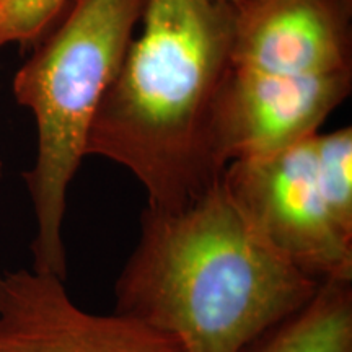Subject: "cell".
<instances>
[{
	"label": "cell",
	"instance_id": "1",
	"mask_svg": "<svg viewBox=\"0 0 352 352\" xmlns=\"http://www.w3.org/2000/svg\"><path fill=\"white\" fill-rule=\"evenodd\" d=\"M235 6L147 0L139 36L101 100L87 157L124 166L147 208L178 210L220 182L215 109L233 70Z\"/></svg>",
	"mask_w": 352,
	"mask_h": 352
},
{
	"label": "cell",
	"instance_id": "2",
	"mask_svg": "<svg viewBox=\"0 0 352 352\" xmlns=\"http://www.w3.org/2000/svg\"><path fill=\"white\" fill-rule=\"evenodd\" d=\"M318 287L248 226L219 182L183 209H144L114 310L186 352H241Z\"/></svg>",
	"mask_w": 352,
	"mask_h": 352
},
{
	"label": "cell",
	"instance_id": "3",
	"mask_svg": "<svg viewBox=\"0 0 352 352\" xmlns=\"http://www.w3.org/2000/svg\"><path fill=\"white\" fill-rule=\"evenodd\" d=\"M147 0H69L63 21L13 78V95L32 109L38 152L23 179L36 219L33 270L65 280L63 239L67 191L101 100L121 67Z\"/></svg>",
	"mask_w": 352,
	"mask_h": 352
},
{
	"label": "cell",
	"instance_id": "4",
	"mask_svg": "<svg viewBox=\"0 0 352 352\" xmlns=\"http://www.w3.org/2000/svg\"><path fill=\"white\" fill-rule=\"evenodd\" d=\"M310 139L230 162L220 184L248 226L302 274L318 284L352 280V236L323 199Z\"/></svg>",
	"mask_w": 352,
	"mask_h": 352
},
{
	"label": "cell",
	"instance_id": "5",
	"mask_svg": "<svg viewBox=\"0 0 352 352\" xmlns=\"http://www.w3.org/2000/svg\"><path fill=\"white\" fill-rule=\"evenodd\" d=\"M0 352H186L138 318L88 311L64 279L36 270L0 272Z\"/></svg>",
	"mask_w": 352,
	"mask_h": 352
},
{
	"label": "cell",
	"instance_id": "6",
	"mask_svg": "<svg viewBox=\"0 0 352 352\" xmlns=\"http://www.w3.org/2000/svg\"><path fill=\"white\" fill-rule=\"evenodd\" d=\"M351 87L352 72L277 76L233 67L215 109L220 164L271 155L310 139Z\"/></svg>",
	"mask_w": 352,
	"mask_h": 352
},
{
	"label": "cell",
	"instance_id": "7",
	"mask_svg": "<svg viewBox=\"0 0 352 352\" xmlns=\"http://www.w3.org/2000/svg\"><path fill=\"white\" fill-rule=\"evenodd\" d=\"M232 60L277 76L352 72V0H239Z\"/></svg>",
	"mask_w": 352,
	"mask_h": 352
},
{
	"label": "cell",
	"instance_id": "8",
	"mask_svg": "<svg viewBox=\"0 0 352 352\" xmlns=\"http://www.w3.org/2000/svg\"><path fill=\"white\" fill-rule=\"evenodd\" d=\"M241 352H352V280H328Z\"/></svg>",
	"mask_w": 352,
	"mask_h": 352
},
{
	"label": "cell",
	"instance_id": "9",
	"mask_svg": "<svg viewBox=\"0 0 352 352\" xmlns=\"http://www.w3.org/2000/svg\"><path fill=\"white\" fill-rule=\"evenodd\" d=\"M310 145L323 199L338 226L352 236V129L316 132Z\"/></svg>",
	"mask_w": 352,
	"mask_h": 352
},
{
	"label": "cell",
	"instance_id": "10",
	"mask_svg": "<svg viewBox=\"0 0 352 352\" xmlns=\"http://www.w3.org/2000/svg\"><path fill=\"white\" fill-rule=\"evenodd\" d=\"M69 0H3L0 3V47L30 44L63 15Z\"/></svg>",
	"mask_w": 352,
	"mask_h": 352
},
{
	"label": "cell",
	"instance_id": "11",
	"mask_svg": "<svg viewBox=\"0 0 352 352\" xmlns=\"http://www.w3.org/2000/svg\"><path fill=\"white\" fill-rule=\"evenodd\" d=\"M215 2H222V3H230V6H236V0H215Z\"/></svg>",
	"mask_w": 352,
	"mask_h": 352
},
{
	"label": "cell",
	"instance_id": "12",
	"mask_svg": "<svg viewBox=\"0 0 352 352\" xmlns=\"http://www.w3.org/2000/svg\"><path fill=\"white\" fill-rule=\"evenodd\" d=\"M0 176H2V168H0Z\"/></svg>",
	"mask_w": 352,
	"mask_h": 352
},
{
	"label": "cell",
	"instance_id": "13",
	"mask_svg": "<svg viewBox=\"0 0 352 352\" xmlns=\"http://www.w3.org/2000/svg\"><path fill=\"white\" fill-rule=\"evenodd\" d=\"M3 2V0H0V3H2Z\"/></svg>",
	"mask_w": 352,
	"mask_h": 352
},
{
	"label": "cell",
	"instance_id": "14",
	"mask_svg": "<svg viewBox=\"0 0 352 352\" xmlns=\"http://www.w3.org/2000/svg\"><path fill=\"white\" fill-rule=\"evenodd\" d=\"M236 2H239V0H236Z\"/></svg>",
	"mask_w": 352,
	"mask_h": 352
}]
</instances>
